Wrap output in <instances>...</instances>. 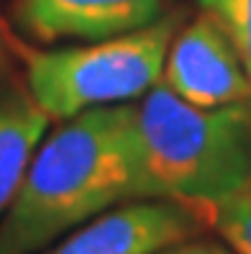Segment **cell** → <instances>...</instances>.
I'll list each match as a JSON object with an SVG mask.
<instances>
[{
	"mask_svg": "<svg viewBox=\"0 0 251 254\" xmlns=\"http://www.w3.org/2000/svg\"><path fill=\"white\" fill-rule=\"evenodd\" d=\"M151 198L144 175L136 106L85 111L36 149L0 218V254H39L110 208Z\"/></svg>",
	"mask_w": 251,
	"mask_h": 254,
	"instance_id": "1",
	"label": "cell"
},
{
	"mask_svg": "<svg viewBox=\"0 0 251 254\" xmlns=\"http://www.w3.org/2000/svg\"><path fill=\"white\" fill-rule=\"evenodd\" d=\"M136 133L151 198L182 203L205 223L251 177V103L202 108L159 80L136 106Z\"/></svg>",
	"mask_w": 251,
	"mask_h": 254,
	"instance_id": "2",
	"label": "cell"
},
{
	"mask_svg": "<svg viewBox=\"0 0 251 254\" xmlns=\"http://www.w3.org/2000/svg\"><path fill=\"white\" fill-rule=\"evenodd\" d=\"M177 18L85 47L26 49V87L51 121L144 98L161 80Z\"/></svg>",
	"mask_w": 251,
	"mask_h": 254,
	"instance_id": "3",
	"label": "cell"
},
{
	"mask_svg": "<svg viewBox=\"0 0 251 254\" xmlns=\"http://www.w3.org/2000/svg\"><path fill=\"white\" fill-rule=\"evenodd\" d=\"M161 82L202 108L251 103V80L241 57L223 26L205 10L174 34Z\"/></svg>",
	"mask_w": 251,
	"mask_h": 254,
	"instance_id": "4",
	"label": "cell"
},
{
	"mask_svg": "<svg viewBox=\"0 0 251 254\" xmlns=\"http://www.w3.org/2000/svg\"><path fill=\"white\" fill-rule=\"evenodd\" d=\"M208 226L200 213L177 200H128L100 213L44 254H159Z\"/></svg>",
	"mask_w": 251,
	"mask_h": 254,
	"instance_id": "5",
	"label": "cell"
},
{
	"mask_svg": "<svg viewBox=\"0 0 251 254\" xmlns=\"http://www.w3.org/2000/svg\"><path fill=\"white\" fill-rule=\"evenodd\" d=\"M18 28L36 41H100L161 18V0H18Z\"/></svg>",
	"mask_w": 251,
	"mask_h": 254,
	"instance_id": "6",
	"label": "cell"
},
{
	"mask_svg": "<svg viewBox=\"0 0 251 254\" xmlns=\"http://www.w3.org/2000/svg\"><path fill=\"white\" fill-rule=\"evenodd\" d=\"M49 121L28 87L0 82V218L16 198Z\"/></svg>",
	"mask_w": 251,
	"mask_h": 254,
	"instance_id": "7",
	"label": "cell"
},
{
	"mask_svg": "<svg viewBox=\"0 0 251 254\" xmlns=\"http://www.w3.org/2000/svg\"><path fill=\"white\" fill-rule=\"evenodd\" d=\"M208 226H213L236 254H251V177L213 208Z\"/></svg>",
	"mask_w": 251,
	"mask_h": 254,
	"instance_id": "8",
	"label": "cell"
},
{
	"mask_svg": "<svg viewBox=\"0 0 251 254\" xmlns=\"http://www.w3.org/2000/svg\"><path fill=\"white\" fill-rule=\"evenodd\" d=\"M200 8L223 26L251 80V0H200Z\"/></svg>",
	"mask_w": 251,
	"mask_h": 254,
	"instance_id": "9",
	"label": "cell"
},
{
	"mask_svg": "<svg viewBox=\"0 0 251 254\" xmlns=\"http://www.w3.org/2000/svg\"><path fill=\"white\" fill-rule=\"evenodd\" d=\"M159 254H231L228 249L223 247H218V244H210V242H182V244H174L164 252H159Z\"/></svg>",
	"mask_w": 251,
	"mask_h": 254,
	"instance_id": "10",
	"label": "cell"
},
{
	"mask_svg": "<svg viewBox=\"0 0 251 254\" xmlns=\"http://www.w3.org/2000/svg\"><path fill=\"white\" fill-rule=\"evenodd\" d=\"M3 54H5V36H3V21H0V69H3Z\"/></svg>",
	"mask_w": 251,
	"mask_h": 254,
	"instance_id": "11",
	"label": "cell"
}]
</instances>
